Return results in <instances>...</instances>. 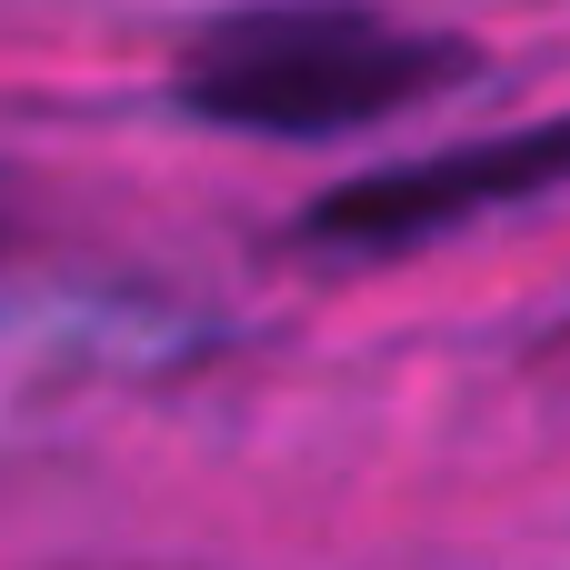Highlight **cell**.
<instances>
[{
	"label": "cell",
	"instance_id": "obj_1",
	"mask_svg": "<svg viewBox=\"0 0 570 570\" xmlns=\"http://www.w3.org/2000/svg\"><path fill=\"white\" fill-rule=\"evenodd\" d=\"M471 70H481L471 40L391 20L371 0H250L190 30L170 100L200 130L240 140H341L461 90Z\"/></svg>",
	"mask_w": 570,
	"mask_h": 570
},
{
	"label": "cell",
	"instance_id": "obj_2",
	"mask_svg": "<svg viewBox=\"0 0 570 570\" xmlns=\"http://www.w3.org/2000/svg\"><path fill=\"white\" fill-rule=\"evenodd\" d=\"M551 190H570V110L511 120V130H471V140L421 150V160H381V170L321 190L301 210V240L331 250V261H401L421 240H451L471 220L531 210Z\"/></svg>",
	"mask_w": 570,
	"mask_h": 570
}]
</instances>
